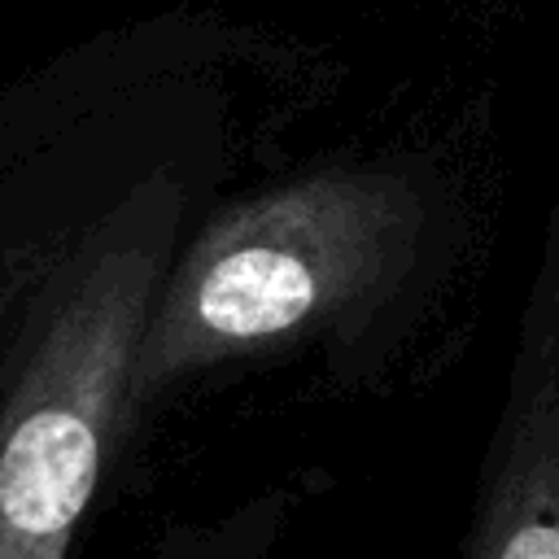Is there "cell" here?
<instances>
[{
	"label": "cell",
	"mask_w": 559,
	"mask_h": 559,
	"mask_svg": "<svg viewBox=\"0 0 559 559\" xmlns=\"http://www.w3.org/2000/svg\"><path fill=\"white\" fill-rule=\"evenodd\" d=\"M284 515V489H266L218 520L166 528V537L153 546V559H271L280 550Z\"/></svg>",
	"instance_id": "cell-4"
},
{
	"label": "cell",
	"mask_w": 559,
	"mask_h": 559,
	"mask_svg": "<svg viewBox=\"0 0 559 559\" xmlns=\"http://www.w3.org/2000/svg\"><path fill=\"white\" fill-rule=\"evenodd\" d=\"M459 559H559V197Z\"/></svg>",
	"instance_id": "cell-3"
},
{
	"label": "cell",
	"mask_w": 559,
	"mask_h": 559,
	"mask_svg": "<svg viewBox=\"0 0 559 559\" xmlns=\"http://www.w3.org/2000/svg\"><path fill=\"white\" fill-rule=\"evenodd\" d=\"M288 61L214 13H157L0 87V559H70L157 293L284 122Z\"/></svg>",
	"instance_id": "cell-1"
},
{
	"label": "cell",
	"mask_w": 559,
	"mask_h": 559,
	"mask_svg": "<svg viewBox=\"0 0 559 559\" xmlns=\"http://www.w3.org/2000/svg\"><path fill=\"white\" fill-rule=\"evenodd\" d=\"M454 236V192L424 157H336L231 192L157 293L127 437L140 411L210 367L319 332H376L428 297Z\"/></svg>",
	"instance_id": "cell-2"
}]
</instances>
